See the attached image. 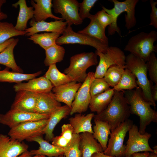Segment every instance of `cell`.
<instances>
[{"instance_id":"obj_1","label":"cell","mask_w":157,"mask_h":157,"mask_svg":"<svg viewBox=\"0 0 157 157\" xmlns=\"http://www.w3.org/2000/svg\"><path fill=\"white\" fill-rule=\"evenodd\" d=\"M129 106L131 114L139 117V131L141 134L146 132L147 126L151 122H157V112L151 107L150 103L143 98L141 88L122 91Z\"/></svg>"},{"instance_id":"obj_2","label":"cell","mask_w":157,"mask_h":157,"mask_svg":"<svg viewBox=\"0 0 157 157\" xmlns=\"http://www.w3.org/2000/svg\"><path fill=\"white\" fill-rule=\"evenodd\" d=\"M131 114L129 106L123 91L115 90L107 107L101 113L94 115L93 118L107 122L111 131L129 119Z\"/></svg>"},{"instance_id":"obj_3","label":"cell","mask_w":157,"mask_h":157,"mask_svg":"<svg viewBox=\"0 0 157 157\" xmlns=\"http://www.w3.org/2000/svg\"><path fill=\"white\" fill-rule=\"evenodd\" d=\"M125 62L126 68L135 75L137 79L136 83L142 90L143 98L155 109L156 102L153 100L151 93L153 84L147 77L146 62L131 53L126 56Z\"/></svg>"},{"instance_id":"obj_4","label":"cell","mask_w":157,"mask_h":157,"mask_svg":"<svg viewBox=\"0 0 157 157\" xmlns=\"http://www.w3.org/2000/svg\"><path fill=\"white\" fill-rule=\"evenodd\" d=\"M114 3V6L111 9H108L102 6V9L112 17L113 22L108 28V35H112L116 32L121 35L120 28L117 24V19L123 12H126L125 16V27L130 29L136 24V20L135 17V7L138 0H126L119 1L117 0L111 1Z\"/></svg>"},{"instance_id":"obj_5","label":"cell","mask_w":157,"mask_h":157,"mask_svg":"<svg viewBox=\"0 0 157 157\" xmlns=\"http://www.w3.org/2000/svg\"><path fill=\"white\" fill-rule=\"evenodd\" d=\"M97 56L93 52L74 55L70 58V65L64 70L63 73L69 77L72 81L83 83L87 76V69L98 64Z\"/></svg>"},{"instance_id":"obj_6","label":"cell","mask_w":157,"mask_h":157,"mask_svg":"<svg viewBox=\"0 0 157 157\" xmlns=\"http://www.w3.org/2000/svg\"><path fill=\"white\" fill-rule=\"evenodd\" d=\"M157 40L156 31L153 30L148 33L142 32L130 38L124 50L146 62L151 53L156 51L154 43Z\"/></svg>"},{"instance_id":"obj_7","label":"cell","mask_w":157,"mask_h":157,"mask_svg":"<svg viewBox=\"0 0 157 157\" xmlns=\"http://www.w3.org/2000/svg\"><path fill=\"white\" fill-rule=\"evenodd\" d=\"M133 120L128 119L111 131L107 147L104 151L106 155L113 157H124L126 145L124 144L127 132L133 125Z\"/></svg>"},{"instance_id":"obj_8","label":"cell","mask_w":157,"mask_h":157,"mask_svg":"<svg viewBox=\"0 0 157 157\" xmlns=\"http://www.w3.org/2000/svg\"><path fill=\"white\" fill-rule=\"evenodd\" d=\"M48 119L21 123L10 128L8 135L22 142L38 136L44 134Z\"/></svg>"},{"instance_id":"obj_9","label":"cell","mask_w":157,"mask_h":157,"mask_svg":"<svg viewBox=\"0 0 157 157\" xmlns=\"http://www.w3.org/2000/svg\"><path fill=\"white\" fill-rule=\"evenodd\" d=\"M95 53L99 57V61L94 73L95 78H103L107 69L112 66L125 65L126 56L118 47H109L105 53L97 50Z\"/></svg>"},{"instance_id":"obj_10","label":"cell","mask_w":157,"mask_h":157,"mask_svg":"<svg viewBox=\"0 0 157 157\" xmlns=\"http://www.w3.org/2000/svg\"><path fill=\"white\" fill-rule=\"evenodd\" d=\"M62 34V35L58 38L56 42V44L59 45L70 44L89 45L103 53H105L109 47L92 37L75 32L70 25H67Z\"/></svg>"},{"instance_id":"obj_11","label":"cell","mask_w":157,"mask_h":157,"mask_svg":"<svg viewBox=\"0 0 157 157\" xmlns=\"http://www.w3.org/2000/svg\"><path fill=\"white\" fill-rule=\"evenodd\" d=\"M129 137L126 142L124 157L132 155L133 153L140 151L153 152L149 144V140L151 134L146 132L141 134L137 126L133 124L129 130Z\"/></svg>"},{"instance_id":"obj_12","label":"cell","mask_w":157,"mask_h":157,"mask_svg":"<svg viewBox=\"0 0 157 157\" xmlns=\"http://www.w3.org/2000/svg\"><path fill=\"white\" fill-rule=\"evenodd\" d=\"M52 8L56 13L60 14L67 25H78L83 20L79 15V3L76 0H53Z\"/></svg>"},{"instance_id":"obj_13","label":"cell","mask_w":157,"mask_h":157,"mask_svg":"<svg viewBox=\"0 0 157 157\" xmlns=\"http://www.w3.org/2000/svg\"><path fill=\"white\" fill-rule=\"evenodd\" d=\"M51 115L28 112L11 108L5 114H0V124L10 129L25 122L49 119Z\"/></svg>"},{"instance_id":"obj_14","label":"cell","mask_w":157,"mask_h":157,"mask_svg":"<svg viewBox=\"0 0 157 157\" xmlns=\"http://www.w3.org/2000/svg\"><path fill=\"white\" fill-rule=\"evenodd\" d=\"M94 73L90 72L87 73L85 80L76 92L71 106V115L86 112L91 99L90 90V85L94 78Z\"/></svg>"},{"instance_id":"obj_15","label":"cell","mask_w":157,"mask_h":157,"mask_svg":"<svg viewBox=\"0 0 157 157\" xmlns=\"http://www.w3.org/2000/svg\"><path fill=\"white\" fill-rule=\"evenodd\" d=\"M28 146L9 136L0 134V157H17L27 151Z\"/></svg>"},{"instance_id":"obj_16","label":"cell","mask_w":157,"mask_h":157,"mask_svg":"<svg viewBox=\"0 0 157 157\" xmlns=\"http://www.w3.org/2000/svg\"><path fill=\"white\" fill-rule=\"evenodd\" d=\"M29 24L31 27L27 28L25 31V35L27 36L41 32H58L62 34L67 25V23L63 21V20L50 22L44 21L36 22L34 18L31 20Z\"/></svg>"},{"instance_id":"obj_17","label":"cell","mask_w":157,"mask_h":157,"mask_svg":"<svg viewBox=\"0 0 157 157\" xmlns=\"http://www.w3.org/2000/svg\"><path fill=\"white\" fill-rule=\"evenodd\" d=\"M82 84L81 83L71 81L53 87L51 91L58 101L64 103L71 108L76 94Z\"/></svg>"},{"instance_id":"obj_18","label":"cell","mask_w":157,"mask_h":157,"mask_svg":"<svg viewBox=\"0 0 157 157\" xmlns=\"http://www.w3.org/2000/svg\"><path fill=\"white\" fill-rule=\"evenodd\" d=\"M61 106L60 103L56 100L51 91L37 93L35 113L51 115Z\"/></svg>"},{"instance_id":"obj_19","label":"cell","mask_w":157,"mask_h":157,"mask_svg":"<svg viewBox=\"0 0 157 157\" xmlns=\"http://www.w3.org/2000/svg\"><path fill=\"white\" fill-rule=\"evenodd\" d=\"M37 93L21 90L17 92L11 108L35 113Z\"/></svg>"},{"instance_id":"obj_20","label":"cell","mask_w":157,"mask_h":157,"mask_svg":"<svg viewBox=\"0 0 157 157\" xmlns=\"http://www.w3.org/2000/svg\"><path fill=\"white\" fill-rule=\"evenodd\" d=\"M53 88L51 82L44 76L30 80L27 83L16 84L13 86L17 92L25 90L36 93L51 91Z\"/></svg>"},{"instance_id":"obj_21","label":"cell","mask_w":157,"mask_h":157,"mask_svg":"<svg viewBox=\"0 0 157 157\" xmlns=\"http://www.w3.org/2000/svg\"><path fill=\"white\" fill-rule=\"evenodd\" d=\"M28 142L34 141L38 143L40 147L38 149L30 151L32 156L42 155L47 157H57L64 154L63 149L50 143L43 139L42 136H38L28 139Z\"/></svg>"},{"instance_id":"obj_22","label":"cell","mask_w":157,"mask_h":157,"mask_svg":"<svg viewBox=\"0 0 157 157\" xmlns=\"http://www.w3.org/2000/svg\"><path fill=\"white\" fill-rule=\"evenodd\" d=\"M52 2L51 0H31V3L34 8L33 17L36 22L45 21L49 18L56 20H63L61 17H57L53 14Z\"/></svg>"},{"instance_id":"obj_23","label":"cell","mask_w":157,"mask_h":157,"mask_svg":"<svg viewBox=\"0 0 157 157\" xmlns=\"http://www.w3.org/2000/svg\"><path fill=\"white\" fill-rule=\"evenodd\" d=\"M79 146L81 157H91L95 153L104 152L101 146L92 133H83L79 134Z\"/></svg>"},{"instance_id":"obj_24","label":"cell","mask_w":157,"mask_h":157,"mask_svg":"<svg viewBox=\"0 0 157 157\" xmlns=\"http://www.w3.org/2000/svg\"><path fill=\"white\" fill-rule=\"evenodd\" d=\"M71 108L66 105L58 108L50 115L45 132V140L51 141L54 137L53 131L56 125L63 118L70 115Z\"/></svg>"},{"instance_id":"obj_25","label":"cell","mask_w":157,"mask_h":157,"mask_svg":"<svg viewBox=\"0 0 157 157\" xmlns=\"http://www.w3.org/2000/svg\"><path fill=\"white\" fill-rule=\"evenodd\" d=\"M94 113L87 115L76 113L74 117L69 119V124L72 127L75 134H80L84 132L93 133L91 121L94 117Z\"/></svg>"},{"instance_id":"obj_26","label":"cell","mask_w":157,"mask_h":157,"mask_svg":"<svg viewBox=\"0 0 157 157\" xmlns=\"http://www.w3.org/2000/svg\"><path fill=\"white\" fill-rule=\"evenodd\" d=\"M12 6L15 8L19 7V11L17 17L15 28L19 31H25L27 28V23L29 19L34 17L33 8L28 7L25 0H19L13 4Z\"/></svg>"},{"instance_id":"obj_27","label":"cell","mask_w":157,"mask_h":157,"mask_svg":"<svg viewBox=\"0 0 157 157\" xmlns=\"http://www.w3.org/2000/svg\"><path fill=\"white\" fill-rule=\"evenodd\" d=\"M89 18L90 22L88 25L77 33L92 37L108 46V38L105 34V29L97 21L94 15L91 14Z\"/></svg>"},{"instance_id":"obj_28","label":"cell","mask_w":157,"mask_h":157,"mask_svg":"<svg viewBox=\"0 0 157 157\" xmlns=\"http://www.w3.org/2000/svg\"><path fill=\"white\" fill-rule=\"evenodd\" d=\"M115 90L110 88L104 92L91 97L89 106L91 111L98 114L107 107L110 103Z\"/></svg>"},{"instance_id":"obj_29","label":"cell","mask_w":157,"mask_h":157,"mask_svg":"<svg viewBox=\"0 0 157 157\" xmlns=\"http://www.w3.org/2000/svg\"><path fill=\"white\" fill-rule=\"evenodd\" d=\"M92 134L94 138L101 146L104 151L106 149L108 136L111 133L110 128L108 123L97 119H94Z\"/></svg>"},{"instance_id":"obj_30","label":"cell","mask_w":157,"mask_h":157,"mask_svg":"<svg viewBox=\"0 0 157 157\" xmlns=\"http://www.w3.org/2000/svg\"><path fill=\"white\" fill-rule=\"evenodd\" d=\"M18 41V39H14L8 46L0 53V64L11 69L13 72L22 73L23 72L16 64L13 54L14 48Z\"/></svg>"},{"instance_id":"obj_31","label":"cell","mask_w":157,"mask_h":157,"mask_svg":"<svg viewBox=\"0 0 157 157\" xmlns=\"http://www.w3.org/2000/svg\"><path fill=\"white\" fill-rule=\"evenodd\" d=\"M8 68L0 70V82L15 83L17 84L25 81H28L35 78L42 73L41 71L31 74H26L10 72Z\"/></svg>"},{"instance_id":"obj_32","label":"cell","mask_w":157,"mask_h":157,"mask_svg":"<svg viewBox=\"0 0 157 157\" xmlns=\"http://www.w3.org/2000/svg\"><path fill=\"white\" fill-rule=\"evenodd\" d=\"M44 76L49 80L53 87L64 84L72 81L67 74L60 72L56 64L50 65Z\"/></svg>"},{"instance_id":"obj_33","label":"cell","mask_w":157,"mask_h":157,"mask_svg":"<svg viewBox=\"0 0 157 157\" xmlns=\"http://www.w3.org/2000/svg\"><path fill=\"white\" fill-rule=\"evenodd\" d=\"M45 58L44 63L46 66L62 61L65 53L64 48L56 44L45 50Z\"/></svg>"},{"instance_id":"obj_34","label":"cell","mask_w":157,"mask_h":157,"mask_svg":"<svg viewBox=\"0 0 157 157\" xmlns=\"http://www.w3.org/2000/svg\"><path fill=\"white\" fill-rule=\"evenodd\" d=\"M61 34L58 32L37 33L30 36L28 39L45 50L56 44V40Z\"/></svg>"},{"instance_id":"obj_35","label":"cell","mask_w":157,"mask_h":157,"mask_svg":"<svg viewBox=\"0 0 157 157\" xmlns=\"http://www.w3.org/2000/svg\"><path fill=\"white\" fill-rule=\"evenodd\" d=\"M61 129L60 135L54 137L51 141L52 144L64 149L70 142L75 133L72 127L69 124H63Z\"/></svg>"},{"instance_id":"obj_36","label":"cell","mask_w":157,"mask_h":157,"mask_svg":"<svg viewBox=\"0 0 157 157\" xmlns=\"http://www.w3.org/2000/svg\"><path fill=\"white\" fill-rule=\"evenodd\" d=\"M135 75L128 69H125L122 78L117 84L113 88L114 90H131L138 86Z\"/></svg>"},{"instance_id":"obj_37","label":"cell","mask_w":157,"mask_h":157,"mask_svg":"<svg viewBox=\"0 0 157 157\" xmlns=\"http://www.w3.org/2000/svg\"><path fill=\"white\" fill-rule=\"evenodd\" d=\"M126 66L114 65L110 67L106 72L104 78L110 86L114 88L120 81Z\"/></svg>"},{"instance_id":"obj_38","label":"cell","mask_w":157,"mask_h":157,"mask_svg":"<svg viewBox=\"0 0 157 157\" xmlns=\"http://www.w3.org/2000/svg\"><path fill=\"white\" fill-rule=\"evenodd\" d=\"M26 33L25 31L16 30L11 23L0 21V44L13 37L24 35Z\"/></svg>"},{"instance_id":"obj_39","label":"cell","mask_w":157,"mask_h":157,"mask_svg":"<svg viewBox=\"0 0 157 157\" xmlns=\"http://www.w3.org/2000/svg\"><path fill=\"white\" fill-rule=\"evenodd\" d=\"M79 140V134H75L70 142L64 149L65 157H81Z\"/></svg>"},{"instance_id":"obj_40","label":"cell","mask_w":157,"mask_h":157,"mask_svg":"<svg viewBox=\"0 0 157 157\" xmlns=\"http://www.w3.org/2000/svg\"><path fill=\"white\" fill-rule=\"evenodd\" d=\"M110 88V86L104 77L94 78L91 83L90 88L91 97L101 94Z\"/></svg>"},{"instance_id":"obj_41","label":"cell","mask_w":157,"mask_h":157,"mask_svg":"<svg viewBox=\"0 0 157 157\" xmlns=\"http://www.w3.org/2000/svg\"><path fill=\"white\" fill-rule=\"evenodd\" d=\"M146 63L151 81L157 84V58L154 52L150 54Z\"/></svg>"},{"instance_id":"obj_42","label":"cell","mask_w":157,"mask_h":157,"mask_svg":"<svg viewBox=\"0 0 157 157\" xmlns=\"http://www.w3.org/2000/svg\"><path fill=\"white\" fill-rule=\"evenodd\" d=\"M97 0H83L79 5V15L81 19L83 20L86 18H89L91 14L90 12L94 6Z\"/></svg>"},{"instance_id":"obj_43","label":"cell","mask_w":157,"mask_h":157,"mask_svg":"<svg viewBox=\"0 0 157 157\" xmlns=\"http://www.w3.org/2000/svg\"><path fill=\"white\" fill-rule=\"evenodd\" d=\"M94 15L97 21L105 29L107 26L110 25L113 22L111 17L103 9L97 12Z\"/></svg>"},{"instance_id":"obj_44","label":"cell","mask_w":157,"mask_h":157,"mask_svg":"<svg viewBox=\"0 0 157 157\" xmlns=\"http://www.w3.org/2000/svg\"><path fill=\"white\" fill-rule=\"evenodd\" d=\"M149 2L151 10L150 14V22L149 25L157 28V8L156 7L157 1L150 0Z\"/></svg>"},{"instance_id":"obj_45","label":"cell","mask_w":157,"mask_h":157,"mask_svg":"<svg viewBox=\"0 0 157 157\" xmlns=\"http://www.w3.org/2000/svg\"><path fill=\"white\" fill-rule=\"evenodd\" d=\"M151 93L153 100L156 102L157 100V84H155L152 86Z\"/></svg>"},{"instance_id":"obj_46","label":"cell","mask_w":157,"mask_h":157,"mask_svg":"<svg viewBox=\"0 0 157 157\" xmlns=\"http://www.w3.org/2000/svg\"><path fill=\"white\" fill-rule=\"evenodd\" d=\"M14 39V38H12L0 44V53L8 46L13 41Z\"/></svg>"},{"instance_id":"obj_47","label":"cell","mask_w":157,"mask_h":157,"mask_svg":"<svg viewBox=\"0 0 157 157\" xmlns=\"http://www.w3.org/2000/svg\"><path fill=\"white\" fill-rule=\"evenodd\" d=\"M45 156L42 155H35L32 156L28 151L24 152L17 157H45Z\"/></svg>"},{"instance_id":"obj_48","label":"cell","mask_w":157,"mask_h":157,"mask_svg":"<svg viewBox=\"0 0 157 157\" xmlns=\"http://www.w3.org/2000/svg\"><path fill=\"white\" fill-rule=\"evenodd\" d=\"M149 153L148 151H144L143 153L137 152L133 153L132 156V157H147Z\"/></svg>"},{"instance_id":"obj_49","label":"cell","mask_w":157,"mask_h":157,"mask_svg":"<svg viewBox=\"0 0 157 157\" xmlns=\"http://www.w3.org/2000/svg\"><path fill=\"white\" fill-rule=\"evenodd\" d=\"M91 157H116L109 156L105 154L103 152H96L94 153Z\"/></svg>"},{"instance_id":"obj_50","label":"cell","mask_w":157,"mask_h":157,"mask_svg":"<svg viewBox=\"0 0 157 157\" xmlns=\"http://www.w3.org/2000/svg\"><path fill=\"white\" fill-rule=\"evenodd\" d=\"M7 15L6 14L1 12L0 13V21L3 19H5L7 18Z\"/></svg>"},{"instance_id":"obj_51","label":"cell","mask_w":157,"mask_h":157,"mask_svg":"<svg viewBox=\"0 0 157 157\" xmlns=\"http://www.w3.org/2000/svg\"><path fill=\"white\" fill-rule=\"evenodd\" d=\"M147 157H157V154H156L153 152H151L149 153Z\"/></svg>"},{"instance_id":"obj_52","label":"cell","mask_w":157,"mask_h":157,"mask_svg":"<svg viewBox=\"0 0 157 157\" xmlns=\"http://www.w3.org/2000/svg\"><path fill=\"white\" fill-rule=\"evenodd\" d=\"M6 1L5 0H0V13L1 12V7L3 4L6 3Z\"/></svg>"},{"instance_id":"obj_53","label":"cell","mask_w":157,"mask_h":157,"mask_svg":"<svg viewBox=\"0 0 157 157\" xmlns=\"http://www.w3.org/2000/svg\"><path fill=\"white\" fill-rule=\"evenodd\" d=\"M154 149L153 152L154 153L157 154V146H155L153 147Z\"/></svg>"},{"instance_id":"obj_54","label":"cell","mask_w":157,"mask_h":157,"mask_svg":"<svg viewBox=\"0 0 157 157\" xmlns=\"http://www.w3.org/2000/svg\"><path fill=\"white\" fill-rule=\"evenodd\" d=\"M45 157H47L45 156ZM57 157H65V156L64 154H62Z\"/></svg>"},{"instance_id":"obj_55","label":"cell","mask_w":157,"mask_h":157,"mask_svg":"<svg viewBox=\"0 0 157 157\" xmlns=\"http://www.w3.org/2000/svg\"><path fill=\"white\" fill-rule=\"evenodd\" d=\"M132 157V155H131V156H125V157Z\"/></svg>"},{"instance_id":"obj_56","label":"cell","mask_w":157,"mask_h":157,"mask_svg":"<svg viewBox=\"0 0 157 157\" xmlns=\"http://www.w3.org/2000/svg\"></svg>"}]
</instances>
